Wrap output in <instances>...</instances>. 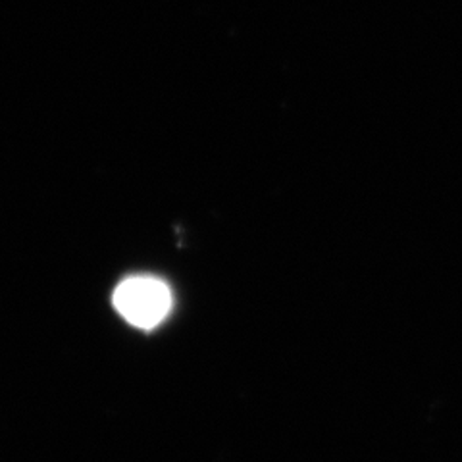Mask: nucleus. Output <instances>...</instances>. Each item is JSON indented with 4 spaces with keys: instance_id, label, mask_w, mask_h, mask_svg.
Listing matches in <instances>:
<instances>
[{
    "instance_id": "f257e3e1",
    "label": "nucleus",
    "mask_w": 462,
    "mask_h": 462,
    "mask_svg": "<svg viewBox=\"0 0 462 462\" xmlns=\"http://www.w3.org/2000/svg\"><path fill=\"white\" fill-rule=\"evenodd\" d=\"M112 305L129 326L151 331L168 320L173 309V293L162 278L141 273L116 285Z\"/></svg>"
}]
</instances>
